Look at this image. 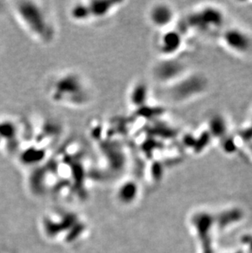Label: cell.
<instances>
[{
	"label": "cell",
	"instance_id": "obj_8",
	"mask_svg": "<svg viewBox=\"0 0 252 253\" xmlns=\"http://www.w3.org/2000/svg\"><path fill=\"white\" fill-rule=\"evenodd\" d=\"M90 8L92 23L105 21L117 13L123 5L124 1H109V0H92L86 1Z\"/></svg>",
	"mask_w": 252,
	"mask_h": 253
},
{
	"label": "cell",
	"instance_id": "obj_5",
	"mask_svg": "<svg viewBox=\"0 0 252 253\" xmlns=\"http://www.w3.org/2000/svg\"><path fill=\"white\" fill-rule=\"evenodd\" d=\"M184 43L182 33L172 27L161 30L157 39L156 47L163 59L173 58L179 53Z\"/></svg>",
	"mask_w": 252,
	"mask_h": 253
},
{
	"label": "cell",
	"instance_id": "obj_6",
	"mask_svg": "<svg viewBox=\"0 0 252 253\" xmlns=\"http://www.w3.org/2000/svg\"><path fill=\"white\" fill-rule=\"evenodd\" d=\"M147 18L150 25L159 31L173 27L176 18L175 8L167 3H153L147 9Z\"/></svg>",
	"mask_w": 252,
	"mask_h": 253
},
{
	"label": "cell",
	"instance_id": "obj_10",
	"mask_svg": "<svg viewBox=\"0 0 252 253\" xmlns=\"http://www.w3.org/2000/svg\"><path fill=\"white\" fill-rule=\"evenodd\" d=\"M18 123L9 118H3L0 120V145L3 143H8V145L13 146V142L18 139Z\"/></svg>",
	"mask_w": 252,
	"mask_h": 253
},
{
	"label": "cell",
	"instance_id": "obj_7",
	"mask_svg": "<svg viewBox=\"0 0 252 253\" xmlns=\"http://www.w3.org/2000/svg\"><path fill=\"white\" fill-rule=\"evenodd\" d=\"M222 41L225 47L237 54H247L252 49V38L248 33L240 28L231 27L222 34Z\"/></svg>",
	"mask_w": 252,
	"mask_h": 253
},
{
	"label": "cell",
	"instance_id": "obj_12",
	"mask_svg": "<svg viewBox=\"0 0 252 253\" xmlns=\"http://www.w3.org/2000/svg\"><path fill=\"white\" fill-rule=\"evenodd\" d=\"M6 6L4 5V2L0 1V17L3 16V13H5Z\"/></svg>",
	"mask_w": 252,
	"mask_h": 253
},
{
	"label": "cell",
	"instance_id": "obj_11",
	"mask_svg": "<svg viewBox=\"0 0 252 253\" xmlns=\"http://www.w3.org/2000/svg\"><path fill=\"white\" fill-rule=\"evenodd\" d=\"M243 136H244L245 139H248V140H252V119L249 122V125L247 128L245 129L244 132H243Z\"/></svg>",
	"mask_w": 252,
	"mask_h": 253
},
{
	"label": "cell",
	"instance_id": "obj_1",
	"mask_svg": "<svg viewBox=\"0 0 252 253\" xmlns=\"http://www.w3.org/2000/svg\"><path fill=\"white\" fill-rule=\"evenodd\" d=\"M45 93L52 103L74 109L87 107L94 98L90 80L82 73L71 69L52 75L46 82Z\"/></svg>",
	"mask_w": 252,
	"mask_h": 253
},
{
	"label": "cell",
	"instance_id": "obj_2",
	"mask_svg": "<svg viewBox=\"0 0 252 253\" xmlns=\"http://www.w3.org/2000/svg\"><path fill=\"white\" fill-rule=\"evenodd\" d=\"M13 14L25 32L41 46H50L58 36L55 19L50 8L40 1H18Z\"/></svg>",
	"mask_w": 252,
	"mask_h": 253
},
{
	"label": "cell",
	"instance_id": "obj_3",
	"mask_svg": "<svg viewBox=\"0 0 252 253\" xmlns=\"http://www.w3.org/2000/svg\"><path fill=\"white\" fill-rule=\"evenodd\" d=\"M189 27L203 32H211L222 27L225 14L215 6H205L190 14L187 18Z\"/></svg>",
	"mask_w": 252,
	"mask_h": 253
},
{
	"label": "cell",
	"instance_id": "obj_4",
	"mask_svg": "<svg viewBox=\"0 0 252 253\" xmlns=\"http://www.w3.org/2000/svg\"><path fill=\"white\" fill-rule=\"evenodd\" d=\"M170 87V95L173 100L183 101L190 99L191 97L203 93L205 88V84L203 78L199 76H189V77L180 78L179 80L172 83Z\"/></svg>",
	"mask_w": 252,
	"mask_h": 253
},
{
	"label": "cell",
	"instance_id": "obj_9",
	"mask_svg": "<svg viewBox=\"0 0 252 253\" xmlns=\"http://www.w3.org/2000/svg\"><path fill=\"white\" fill-rule=\"evenodd\" d=\"M68 16L75 24L88 25L92 23L91 13L86 1L72 3L68 9Z\"/></svg>",
	"mask_w": 252,
	"mask_h": 253
}]
</instances>
